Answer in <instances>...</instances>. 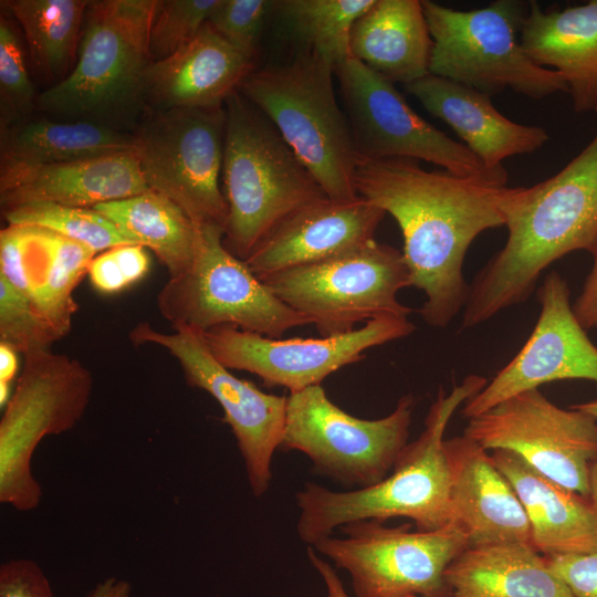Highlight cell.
Wrapping results in <instances>:
<instances>
[{"label": "cell", "mask_w": 597, "mask_h": 597, "mask_svg": "<svg viewBox=\"0 0 597 597\" xmlns=\"http://www.w3.org/2000/svg\"><path fill=\"white\" fill-rule=\"evenodd\" d=\"M354 181L358 196L389 213L401 230L410 283L426 295L422 320L446 327L467 301L462 265L470 244L504 226L507 187L429 171L408 158L358 159Z\"/></svg>", "instance_id": "obj_1"}, {"label": "cell", "mask_w": 597, "mask_h": 597, "mask_svg": "<svg viewBox=\"0 0 597 597\" xmlns=\"http://www.w3.org/2000/svg\"><path fill=\"white\" fill-rule=\"evenodd\" d=\"M505 245L468 289L461 329L524 302L541 273L574 251L597 255V134L553 177L528 188H506Z\"/></svg>", "instance_id": "obj_2"}, {"label": "cell", "mask_w": 597, "mask_h": 597, "mask_svg": "<svg viewBox=\"0 0 597 597\" xmlns=\"http://www.w3.org/2000/svg\"><path fill=\"white\" fill-rule=\"evenodd\" d=\"M488 381L470 375L450 392L440 387L420 436L404 448L391 472L375 485L335 491L307 482L295 494L300 510L296 532L313 546L342 526L365 520L385 522L406 517L420 531L450 523L451 471L444 431L459 406L481 391Z\"/></svg>", "instance_id": "obj_3"}, {"label": "cell", "mask_w": 597, "mask_h": 597, "mask_svg": "<svg viewBox=\"0 0 597 597\" xmlns=\"http://www.w3.org/2000/svg\"><path fill=\"white\" fill-rule=\"evenodd\" d=\"M223 244L245 261L287 217L327 198L271 121L240 90L224 103Z\"/></svg>", "instance_id": "obj_4"}, {"label": "cell", "mask_w": 597, "mask_h": 597, "mask_svg": "<svg viewBox=\"0 0 597 597\" xmlns=\"http://www.w3.org/2000/svg\"><path fill=\"white\" fill-rule=\"evenodd\" d=\"M156 0L90 1L71 73L38 95L36 108L55 119L124 129L145 109L144 74L151 63L149 32Z\"/></svg>", "instance_id": "obj_5"}, {"label": "cell", "mask_w": 597, "mask_h": 597, "mask_svg": "<svg viewBox=\"0 0 597 597\" xmlns=\"http://www.w3.org/2000/svg\"><path fill=\"white\" fill-rule=\"evenodd\" d=\"M333 74L328 61L303 50L287 64L254 70L240 92L276 127L326 197L347 201L358 197V157Z\"/></svg>", "instance_id": "obj_6"}, {"label": "cell", "mask_w": 597, "mask_h": 597, "mask_svg": "<svg viewBox=\"0 0 597 597\" xmlns=\"http://www.w3.org/2000/svg\"><path fill=\"white\" fill-rule=\"evenodd\" d=\"M421 4L432 39L430 74L490 96L506 88L534 100L568 92L557 72L536 65L523 50L528 3L496 0L469 11L430 0Z\"/></svg>", "instance_id": "obj_7"}, {"label": "cell", "mask_w": 597, "mask_h": 597, "mask_svg": "<svg viewBox=\"0 0 597 597\" xmlns=\"http://www.w3.org/2000/svg\"><path fill=\"white\" fill-rule=\"evenodd\" d=\"M23 357L0 420V502L28 512L42 498L32 473L33 453L45 437L66 432L80 421L93 376L78 359L50 349Z\"/></svg>", "instance_id": "obj_8"}, {"label": "cell", "mask_w": 597, "mask_h": 597, "mask_svg": "<svg viewBox=\"0 0 597 597\" xmlns=\"http://www.w3.org/2000/svg\"><path fill=\"white\" fill-rule=\"evenodd\" d=\"M200 240L191 265L169 277L157 294V307L172 328L206 333L233 326L270 338L312 324L282 302L223 244L224 229L199 226Z\"/></svg>", "instance_id": "obj_9"}, {"label": "cell", "mask_w": 597, "mask_h": 597, "mask_svg": "<svg viewBox=\"0 0 597 597\" xmlns=\"http://www.w3.org/2000/svg\"><path fill=\"white\" fill-rule=\"evenodd\" d=\"M260 280L287 306L307 317L322 336L348 333L381 315L407 316L398 292L411 286L402 253L371 240L316 263Z\"/></svg>", "instance_id": "obj_10"}, {"label": "cell", "mask_w": 597, "mask_h": 597, "mask_svg": "<svg viewBox=\"0 0 597 597\" xmlns=\"http://www.w3.org/2000/svg\"><path fill=\"white\" fill-rule=\"evenodd\" d=\"M339 531L343 537L331 535L311 547L349 575L354 597H452L446 570L469 546L454 523L411 531V523L365 520Z\"/></svg>", "instance_id": "obj_11"}, {"label": "cell", "mask_w": 597, "mask_h": 597, "mask_svg": "<svg viewBox=\"0 0 597 597\" xmlns=\"http://www.w3.org/2000/svg\"><path fill=\"white\" fill-rule=\"evenodd\" d=\"M415 405L406 395L388 416L367 420L336 406L321 385L290 392L280 448L304 453L317 473L345 486L368 488L391 472L408 444Z\"/></svg>", "instance_id": "obj_12"}, {"label": "cell", "mask_w": 597, "mask_h": 597, "mask_svg": "<svg viewBox=\"0 0 597 597\" xmlns=\"http://www.w3.org/2000/svg\"><path fill=\"white\" fill-rule=\"evenodd\" d=\"M144 179L199 227L224 229L228 203L220 188L226 111L174 108L149 112L134 132Z\"/></svg>", "instance_id": "obj_13"}, {"label": "cell", "mask_w": 597, "mask_h": 597, "mask_svg": "<svg viewBox=\"0 0 597 597\" xmlns=\"http://www.w3.org/2000/svg\"><path fill=\"white\" fill-rule=\"evenodd\" d=\"M334 72L358 159L426 160L458 176L506 186L503 166L486 167L465 145L420 117L394 83L352 56Z\"/></svg>", "instance_id": "obj_14"}, {"label": "cell", "mask_w": 597, "mask_h": 597, "mask_svg": "<svg viewBox=\"0 0 597 597\" xmlns=\"http://www.w3.org/2000/svg\"><path fill=\"white\" fill-rule=\"evenodd\" d=\"M128 337L136 346L156 345L178 362L190 387L211 395L223 410L244 462L252 494L262 496L272 480V459L281 447L287 396L268 394L235 377L211 353L202 333L178 327L171 333L148 322L136 324Z\"/></svg>", "instance_id": "obj_15"}, {"label": "cell", "mask_w": 597, "mask_h": 597, "mask_svg": "<svg viewBox=\"0 0 597 597\" xmlns=\"http://www.w3.org/2000/svg\"><path fill=\"white\" fill-rule=\"evenodd\" d=\"M468 421L463 436L486 451H512L544 475L589 498V469L597 459V422L586 412L559 408L537 388Z\"/></svg>", "instance_id": "obj_16"}, {"label": "cell", "mask_w": 597, "mask_h": 597, "mask_svg": "<svg viewBox=\"0 0 597 597\" xmlns=\"http://www.w3.org/2000/svg\"><path fill=\"white\" fill-rule=\"evenodd\" d=\"M415 329L407 316L381 315L348 333L320 338H270L233 326H218L202 335L228 369L249 371L266 387L294 392L321 385L334 371L362 360L369 348L406 337Z\"/></svg>", "instance_id": "obj_17"}, {"label": "cell", "mask_w": 597, "mask_h": 597, "mask_svg": "<svg viewBox=\"0 0 597 597\" xmlns=\"http://www.w3.org/2000/svg\"><path fill=\"white\" fill-rule=\"evenodd\" d=\"M537 296L541 313L532 334L514 358L463 404L462 417L473 418L555 380L584 379L597 385V347L573 312L567 281L549 272Z\"/></svg>", "instance_id": "obj_18"}, {"label": "cell", "mask_w": 597, "mask_h": 597, "mask_svg": "<svg viewBox=\"0 0 597 597\" xmlns=\"http://www.w3.org/2000/svg\"><path fill=\"white\" fill-rule=\"evenodd\" d=\"M95 255L91 248L40 227L7 224L0 232V274L61 337L77 311L73 292Z\"/></svg>", "instance_id": "obj_19"}, {"label": "cell", "mask_w": 597, "mask_h": 597, "mask_svg": "<svg viewBox=\"0 0 597 597\" xmlns=\"http://www.w3.org/2000/svg\"><path fill=\"white\" fill-rule=\"evenodd\" d=\"M385 214L359 196L314 201L282 221L244 262L261 277L337 256L374 240Z\"/></svg>", "instance_id": "obj_20"}, {"label": "cell", "mask_w": 597, "mask_h": 597, "mask_svg": "<svg viewBox=\"0 0 597 597\" xmlns=\"http://www.w3.org/2000/svg\"><path fill=\"white\" fill-rule=\"evenodd\" d=\"M254 61L207 22L174 54L148 65L143 83L145 109L221 107L254 71Z\"/></svg>", "instance_id": "obj_21"}, {"label": "cell", "mask_w": 597, "mask_h": 597, "mask_svg": "<svg viewBox=\"0 0 597 597\" xmlns=\"http://www.w3.org/2000/svg\"><path fill=\"white\" fill-rule=\"evenodd\" d=\"M148 189L136 153L48 165L0 166L2 210L28 203L95 208Z\"/></svg>", "instance_id": "obj_22"}, {"label": "cell", "mask_w": 597, "mask_h": 597, "mask_svg": "<svg viewBox=\"0 0 597 597\" xmlns=\"http://www.w3.org/2000/svg\"><path fill=\"white\" fill-rule=\"evenodd\" d=\"M444 447L451 471L450 522L465 534L469 546L531 544L524 507L491 454L464 436L446 439Z\"/></svg>", "instance_id": "obj_23"}, {"label": "cell", "mask_w": 597, "mask_h": 597, "mask_svg": "<svg viewBox=\"0 0 597 597\" xmlns=\"http://www.w3.org/2000/svg\"><path fill=\"white\" fill-rule=\"evenodd\" d=\"M405 87L489 168L502 167L511 156L534 153L548 140L543 127L511 121L494 107L490 95L472 87L432 74Z\"/></svg>", "instance_id": "obj_24"}, {"label": "cell", "mask_w": 597, "mask_h": 597, "mask_svg": "<svg viewBox=\"0 0 597 597\" xmlns=\"http://www.w3.org/2000/svg\"><path fill=\"white\" fill-rule=\"evenodd\" d=\"M491 458L521 501L530 523L531 545L540 554L597 549V511L589 498L561 485L512 451L494 450Z\"/></svg>", "instance_id": "obj_25"}, {"label": "cell", "mask_w": 597, "mask_h": 597, "mask_svg": "<svg viewBox=\"0 0 597 597\" xmlns=\"http://www.w3.org/2000/svg\"><path fill=\"white\" fill-rule=\"evenodd\" d=\"M521 44L533 63L563 77L575 112H597V0L548 11L528 2Z\"/></svg>", "instance_id": "obj_26"}, {"label": "cell", "mask_w": 597, "mask_h": 597, "mask_svg": "<svg viewBox=\"0 0 597 597\" xmlns=\"http://www.w3.org/2000/svg\"><path fill=\"white\" fill-rule=\"evenodd\" d=\"M350 56L391 83L429 73L432 39L419 0H375L350 32Z\"/></svg>", "instance_id": "obj_27"}, {"label": "cell", "mask_w": 597, "mask_h": 597, "mask_svg": "<svg viewBox=\"0 0 597 597\" xmlns=\"http://www.w3.org/2000/svg\"><path fill=\"white\" fill-rule=\"evenodd\" d=\"M452 597H573L528 543L468 546L448 566Z\"/></svg>", "instance_id": "obj_28"}, {"label": "cell", "mask_w": 597, "mask_h": 597, "mask_svg": "<svg viewBox=\"0 0 597 597\" xmlns=\"http://www.w3.org/2000/svg\"><path fill=\"white\" fill-rule=\"evenodd\" d=\"M1 163L48 165L136 153L134 133L52 117L20 119L1 128Z\"/></svg>", "instance_id": "obj_29"}, {"label": "cell", "mask_w": 597, "mask_h": 597, "mask_svg": "<svg viewBox=\"0 0 597 597\" xmlns=\"http://www.w3.org/2000/svg\"><path fill=\"white\" fill-rule=\"evenodd\" d=\"M129 242L153 251L169 277L184 273L195 260L199 227L166 196L148 189L96 206Z\"/></svg>", "instance_id": "obj_30"}, {"label": "cell", "mask_w": 597, "mask_h": 597, "mask_svg": "<svg viewBox=\"0 0 597 597\" xmlns=\"http://www.w3.org/2000/svg\"><path fill=\"white\" fill-rule=\"evenodd\" d=\"M88 2L1 1L21 28L32 63L48 88L62 82L76 63Z\"/></svg>", "instance_id": "obj_31"}, {"label": "cell", "mask_w": 597, "mask_h": 597, "mask_svg": "<svg viewBox=\"0 0 597 597\" xmlns=\"http://www.w3.org/2000/svg\"><path fill=\"white\" fill-rule=\"evenodd\" d=\"M375 0H277L287 30L334 67L350 57V32Z\"/></svg>", "instance_id": "obj_32"}, {"label": "cell", "mask_w": 597, "mask_h": 597, "mask_svg": "<svg viewBox=\"0 0 597 597\" xmlns=\"http://www.w3.org/2000/svg\"><path fill=\"white\" fill-rule=\"evenodd\" d=\"M2 217L7 224L44 228L77 241L96 253L132 243L94 208L28 203L2 210Z\"/></svg>", "instance_id": "obj_33"}, {"label": "cell", "mask_w": 597, "mask_h": 597, "mask_svg": "<svg viewBox=\"0 0 597 597\" xmlns=\"http://www.w3.org/2000/svg\"><path fill=\"white\" fill-rule=\"evenodd\" d=\"M34 86L30 78L24 50L12 21L0 17V123L4 128L31 116L36 108Z\"/></svg>", "instance_id": "obj_34"}, {"label": "cell", "mask_w": 597, "mask_h": 597, "mask_svg": "<svg viewBox=\"0 0 597 597\" xmlns=\"http://www.w3.org/2000/svg\"><path fill=\"white\" fill-rule=\"evenodd\" d=\"M61 338L31 300L0 274V343L24 356L50 349Z\"/></svg>", "instance_id": "obj_35"}, {"label": "cell", "mask_w": 597, "mask_h": 597, "mask_svg": "<svg viewBox=\"0 0 597 597\" xmlns=\"http://www.w3.org/2000/svg\"><path fill=\"white\" fill-rule=\"evenodd\" d=\"M219 0H156L149 32L151 62L164 60L192 40Z\"/></svg>", "instance_id": "obj_36"}, {"label": "cell", "mask_w": 597, "mask_h": 597, "mask_svg": "<svg viewBox=\"0 0 597 597\" xmlns=\"http://www.w3.org/2000/svg\"><path fill=\"white\" fill-rule=\"evenodd\" d=\"M277 0H219L208 22L230 44L256 59L264 24Z\"/></svg>", "instance_id": "obj_37"}, {"label": "cell", "mask_w": 597, "mask_h": 597, "mask_svg": "<svg viewBox=\"0 0 597 597\" xmlns=\"http://www.w3.org/2000/svg\"><path fill=\"white\" fill-rule=\"evenodd\" d=\"M545 557L573 597H597V549Z\"/></svg>", "instance_id": "obj_38"}, {"label": "cell", "mask_w": 597, "mask_h": 597, "mask_svg": "<svg viewBox=\"0 0 597 597\" xmlns=\"http://www.w3.org/2000/svg\"><path fill=\"white\" fill-rule=\"evenodd\" d=\"M0 597H54L42 568L28 558L11 559L0 567Z\"/></svg>", "instance_id": "obj_39"}, {"label": "cell", "mask_w": 597, "mask_h": 597, "mask_svg": "<svg viewBox=\"0 0 597 597\" xmlns=\"http://www.w3.org/2000/svg\"><path fill=\"white\" fill-rule=\"evenodd\" d=\"M87 276L93 287L103 294H115L129 286L111 249L92 259Z\"/></svg>", "instance_id": "obj_40"}, {"label": "cell", "mask_w": 597, "mask_h": 597, "mask_svg": "<svg viewBox=\"0 0 597 597\" xmlns=\"http://www.w3.org/2000/svg\"><path fill=\"white\" fill-rule=\"evenodd\" d=\"M111 250L129 286L140 281L147 274L149 270V258L146 248L139 244L127 243L114 247Z\"/></svg>", "instance_id": "obj_41"}, {"label": "cell", "mask_w": 597, "mask_h": 597, "mask_svg": "<svg viewBox=\"0 0 597 597\" xmlns=\"http://www.w3.org/2000/svg\"><path fill=\"white\" fill-rule=\"evenodd\" d=\"M572 307L579 324L586 331L597 327V255L594 256V264L585 280L582 293Z\"/></svg>", "instance_id": "obj_42"}, {"label": "cell", "mask_w": 597, "mask_h": 597, "mask_svg": "<svg viewBox=\"0 0 597 597\" xmlns=\"http://www.w3.org/2000/svg\"><path fill=\"white\" fill-rule=\"evenodd\" d=\"M311 564L325 583L327 597H349L336 572L328 562L320 556H313Z\"/></svg>", "instance_id": "obj_43"}, {"label": "cell", "mask_w": 597, "mask_h": 597, "mask_svg": "<svg viewBox=\"0 0 597 597\" xmlns=\"http://www.w3.org/2000/svg\"><path fill=\"white\" fill-rule=\"evenodd\" d=\"M87 597H132V589L127 582L108 577L98 583Z\"/></svg>", "instance_id": "obj_44"}, {"label": "cell", "mask_w": 597, "mask_h": 597, "mask_svg": "<svg viewBox=\"0 0 597 597\" xmlns=\"http://www.w3.org/2000/svg\"><path fill=\"white\" fill-rule=\"evenodd\" d=\"M17 352L0 343V384L11 386L18 371Z\"/></svg>", "instance_id": "obj_45"}, {"label": "cell", "mask_w": 597, "mask_h": 597, "mask_svg": "<svg viewBox=\"0 0 597 597\" xmlns=\"http://www.w3.org/2000/svg\"><path fill=\"white\" fill-rule=\"evenodd\" d=\"M589 500L597 511V459H595L589 469Z\"/></svg>", "instance_id": "obj_46"}, {"label": "cell", "mask_w": 597, "mask_h": 597, "mask_svg": "<svg viewBox=\"0 0 597 597\" xmlns=\"http://www.w3.org/2000/svg\"><path fill=\"white\" fill-rule=\"evenodd\" d=\"M570 408L580 410L589 415L597 422V399L572 405Z\"/></svg>", "instance_id": "obj_47"}]
</instances>
